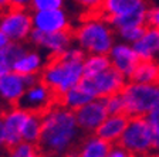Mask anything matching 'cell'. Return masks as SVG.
Here are the masks:
<instances>
[{"label": "cell", "instance_id": "6da1fadb", "mask_svg": "<svg viewBox=\"0 0 159 157\" xmlns=\"http://www.w3.org/2000/svg\"><path fill=\"white\" fill-rule=\"evenodd\" d=\"M74 111L56 102L41 113V134L37 146L46 157L74 151L83 137Z\"/></svg>", "mask_w": 159, "mask_h": 157}, {"label": "cell", "instance_id": "7a4b0ae2", "mask_svg": "<svg viewBox=\"0 0 159 157\" xmlns=\"http://www.w3.org/2000/svg\"><path fill=\"white\" fill-rule=\"evenodd\" d=\"M85 55V51L74 44L60 57L48 59L40 79L56 94L57 99L83 81V61Z\"/></svg>", "mask_w": 159, "mask_h": 157}, {"label": "cell", "instance_id": "3957f363", "mask_svg": "<svg viewBox=\"0 0 159 157\" xmlns=\"http://www.w3.org/2000/svg\"><path fill=\"white\" fill-rule=\"evenodd\" d=\"M74 44L85 54H108L116 43V31L99 13L83 14L73 27Z\"/></svg>", "mask_w": 159, "mask_h": 157}, {"label": "cell", "instance_id": "277c9868", "mask_svg": "<svg viewBox=\"0 0 159 157\" xmlns=\"http://www.w3.org/2000/svg\"><path fill=\"white\" fill-rule=\"evenodd\" d=\"M121 94L125 101V115L129 118L146 116L153 108L159 106V84L128 81Z\"/></svg>", "mask_w": 159, "mask_h": 157}, {"label": "cell", "instance_id": "5b68a950", "mask_svg": "<svg viewBox=\"0 0 159 157\" xmlns=\"http://www.w3.org/2000/svg\"><path fill=\"white\" fill-rule=\"evenodd\" d=\"M116 144L135 157L149 156L153 144V129L148 119L145 116L129 118L128 126Z\"/></svg>", "mask_w": 159, "mask_h": 157}, {"label": "cell", "instance_id": "8992f818", "mask_svg": "<svg viewBox=\"0 0 159 157\" xmlns=\"http://www.w3.org/2000/svg\"><path fill=\"white\" fill-rule=\"evenodd\" d=\"M0 31H3L11 43L27 44L33 33V13L29 7L10 6L0 11Z\"/></svg>", "mask_w": 159, "mask_h": 157}, {"label": "cell", "instance_id": "52a82bcc", "mask_svg": "<svg viewBox=\"0 0 159 157\" xmlns=\"http://www.w3.org/2000/svg\"><path fill=\"white\" fill-rule=\"evenodd\" d=\"M126 76H124L119 71L109 67L108 69L102 71L98 75L94 76H84L83 81L80 82L87 91L91 94L93 98L105 99L111 95H115L122 92V89L126 85Z\"/></svg>", "mask_w": 159, "mask_h": 157}, {"label": "cell", "instance_id": "ba28073f", "mask_svg": "<svg viewBox=\"0 0 159 157\" xmlns=\"http://www.w3.org/2000/svg\"><path fill=\"white\" fill-rule=\"evenodd\" d=\"M30 111L24 109L20 105L4 106L3 112L0 113L2 120V130H3L4 147L10 149L23 142V129L27 122Z\"/></svg>", "mask_w": 159, "mask_h": 157}, {"label": "cell", "instance_id": "9c48e42d", "mask_svg": "<svg viewBox=\"0 0 159 157\" xmlns=\"http://www.w3.org/2000/svg\"><path fill=\"white\" fill-rule=\"evenodd\" d=\"M27 44L41 50L44 54L48 55V58L60 57L71 46H74L73 30L58 31V33H48V34L39 33V31L33 30Z\"/></svg>", "mask_w": 159, "mask_h": 157}, {"label": "cell", "instance_id": "30bf717a", "mask_svg": "<svg viewBox=\"0 0 159 157\" xmlns=\"http://www.w3.org/2000/svg\"><path fill=\"white\" fill-rule=\"evenodd\" d=\"M40 76H24L16 71H9L0 76V102L4 106L19 105L26 89Z\"/></svg>", "mask_w": 159, "mask_h": 157}, {"label": "cell", "instance_id": "8fae6325", "mask_svg": "<svg viewBox=\"0 0 159 157\" xmlns=\"http://www.w3.org/2000/svg\"><path fill=\"white\" fill-rule=\"evenodd\" d=\"M33 13V30L39 33H58L73 30V20L66 9L43 10Z\"/></svg>", "mask_w": 159, "mask_h": 157}, {"label": "cell", "instance_id": "7c38bea8", "mask_svg": "<svg viewBox=\"0 0 159 157\" xmlns=\"http://www.w3.org/2000/svg\"><path fill=\"white\" fill-rule=\"evenodd\" d=\"M48 55L41 50L26 44L14 58L11 69L24 76H40L48 62Z\"/></svg>", "mask_w": 159, "mask_h": 157}, {"label": "cell", "instance_id": "4fadbf2b", "mask_svg": "<svg viewBox=\"0 0 159 157\" xmlns=\"http://www.w3.org/2000/svg\"><path fill=\"white\" fill-rule=\"evenodd\" d=\"M57 102V96L41 79H37L34 84L29 86L20 101V106L30 112L43 113L44 111L53 106Z\"/></svg>", "mask_w": 159, "mask_h": 157}, {"label": "cell", "instance_id": "5bb4252c", "mask_svg": "<svg viewBox=\"0 0 159 157\" xmlns=\"http://www.w3.org/2000/svg\"><path fill=\"white\" fill-rule=\"evenodd\" d=\"M74 113H75L77 123L84 134L95 133L98 126L108 116L105 101L101 98H95L93 101H89L88 103L77 109Z\"/></svg>", "mask_w": 159, "mask_h": 157}, {"label": "cell", "instance_id": "9a60e30c", "mask_svg": "<svg viewBox=\"0 0 159 157\" xmlns=\"http://www.w3.org/2000/svg\"><path fill=\"white\" fill-rule=\"evenodd\" d=\"M108 57L111 61V67L119 71L128 79L134 72V69L136 68L138 62L141 61L134 47L125 41H119V43L114 44L112 48L108 52Z\"/></svg>", "mask_w": 159, "mask_h": 157}, {"label": "cell", "instance_id": "2e32d148", "mask_svg": "<svg viewBox=\"0 0 159 157\" xmlns=\"http://www.w3.org/2000/svg\"><path fill=\"white\" fill-rule=\"evenodd\" d=\"M129 122V116L125 113L119 115H108L105 120L98 126L95 134L98 137L107 140L111 144H116L122 136L124 130L126 129Z\"/></svg>", "mask_w": 159, "mask_h": 157}, {"label": "cell", "instance_id": "e0dca14e", "mask_svg": "<svg viewBox=\"0 0 159 157\" xmlns=\"http://www.w3.org/2000/svg\"><path fill=\"white\" fill-rule=\"evenodd\" d=\"M114 144L98 137L95 133L84 134L77 144L75 157H108Z\"/></svg>", "mask_w": 159, "mask_h": 157}, {"label": "cell", "instance_id": "ac0fdd59", "mask_svg": "<svg viewBox=\"0 0 159 157\" xmlns=\"http://www.w3.org/2000/svg\"><path fill=\"white\" fill-rule=\"evenodd\" d=\"M132 47L141 59L156 61V58H159V30L146 26L143 36L135 41Z\"/></svg>", "mask_w": 159, "mask_h": 157}, {"label": "cell", "instance_id": "d6986e66", "mask_svg": "<svg viewBox=\"0 0 159 157\" xmlns=\"http://www.w3.org/2000/svg\"><path fill=\"white\" fill-rule=\"evenodd\" d=\"M148 7V0H102L99 14L107 20Z\"/></svg>", "mask_w": 159, "mask_h": 157}, {"label": "cell", "instance_id": "ffe728a7", "mask_svg": "<svg viewBox=\"0 0 159 157\" xmlns=\"http://www.w3.org/2000/svg\"><path fill=\"white\" fill-rule=\"evenodd\" d=\"M131 82L159 84V62L153 59H141L129 76Z\"/></svg>", "mask_w": 159, "mask_h": 157}, {"label": "cell", "instance_id": "44dd1931", "mask_svg": "<svg viewBox=\"0 0 159 157\" xmlns=\"http://www.w3.org/2000/svg\"><path fill=\"white\" fill-rule=\"evenodd\" d=\"M93 99H95V98H93L91 94H89L81 84H78V85H75L74 88L68 89L66 94H63V95L57 99V102L61 103L63 106H66V108L75 112L77 109H80L81 106H84V105L88 103V102L93 101Z\"/></svg>", "mask_w": 159, "mask_h": 157}, {"label": "cell", "instance_id": "7402d4cb", "mask_svg": "<svg viewBox=\"0 0 159 157\" xmlns=\"http://www.w3.org/2000/svg\"><path fill=\"white\" fill-rule=\"evenodd\" d=\"M149 7H142L135 11L122 14V16H116L109 19V24L114 27L115 31L126 27H138V26H146V13H148Z\"/></svg>", "mask_w": 159, "mask_h": 157}, {"label": "cell", "instance_id": "603a6c76", "mask_svg": "<svg viewBox=\"0 0 159 157\" xmlns=\"http://www.w3.org/2000/svg\"><path fill=\"white\" fill-rule=\"evenodd\" d=\"M109 67H111V61L108 54H87L83 61L84 76L88 78V76L98 75Z\"/></svg>", "mask_w": 159, "mask_h": 157}, {"label": "cell", "instance_id": "cb8c5ba5", "mask_svg": "<svg viewBox=\"0 0 159 157\" xmlns=\"http://www.w3.org/2000/svg\"><path fill=\"white\" fill-rule=\"evenodd\" d=\"M41 134V113L30 112L23 129V142L37 144Z\"/></svg>", "mask_w": 159, "mask_h": 157}, {"label": "cell", "instance_id": "d4e9b609", "mask_svg": "<svg viewBox=\"0 0 159 157\" xmlns=\"http://www.w3.org/2000/svg\"><path fill=\"white\" fill-rule=\"evenodd\" d=\"M26 44H19V43H11L10 46L0 48V76L6 74V72L11 71V65H13L14 58L17 57L23 47Z\"/></svg>", "mask_w": 159, "mask_h": 157}, {"label": "cell", "instance_id": "484cf974", "mask_svg": "<svg viewBox=\"0 0 159 157\" xmlns=\"http://www.w3.org/2000/svg\"><path fill=\"white\" fill-rule=\"evenodd\" d=\"M6 157H46V156L43 154V151L40 150L37 144L21 142V143L16 144L13 147L7 149Z\"/></svg>", "mask_w": 159, "mask_h": 157}, {"label": "cell", "instance_id": "4316f807", "mask_svg": "<svg viewBox=\"0 0 159 157\" xmlns=\"http://www.w3.org/2000/svg\"><path fill=\"white\" fill-rule=\"evenodd\" d=\"M146 26H138V27H126V28H121L116 31V36L119 38L125 41V43L134 44L135 41H138L145 33Z\"/></svg>", "mask_w": 159, "mask_h": 157}, {"label": "cell", "instance_id": "83f0119b", "mask_svg": "<svg viewBox=\"0 0 159 157\" xmlns=\"http://www.w3.org/2000/svg\"><path fill=\"white\" fill-rule=\"evenodd\" d=\"M105 101V106L108 115H119V113H125V101H124L122 94H115L111 95L108 98L104 99Z\"/></svg>", "mask_w": 159, "mask_h": 157}, {"label": "cell", "instance_id": "f1b7e54d", "mask_svg": "<svg viewBox=\"0 0 159 157\" xmlns=\"http://www.w3.org/2000/svg\"><path fill=\"white\" fill-rule=\"evenodd\" d=\"M67 0H31L29 9L31 11H43V10H56L66 7Z\"/></svg>", "mask_w": 159, "mask_h": 157}, {"label": "cell", "instance_id": "f546056e", "mask_svg": "<svg viewBox=\"0 0 159 157\" xmlns=\"http://www.w3.org/2000/svg\"><path fill=\"white\" fill-rule=\"evenodd\" d=\"M74 3L83 10V14H93L99 13L102 0H73Z\"/></svg>", "mask_w": 159, "mask_h": 157}, {"label": "cell", "instance_id": "4dcf8cb0", "mask_svg": "<svg viewBox=\"0 0 159 157\" xmlns=\"http://www.w3.org/2000/svg\"><path fill=\"white\" fill-rule=\"evenodd\" d=\"M146 26L159 30V7H149L146 13Z\"/></svg>", "mask_w": 159, "mask_h": 157}, {"label": "cell", "instance_id": "1f68e13d", "mask_svg": "<svg viewBox=\"0 0 159 157\" xmlns=\"http://www.w3.org/2000/svg\"><path fill=\"white\" fill-rule=\"evenodd\" d=\"M145 118L148 119L149 124L152 126V129H153V133H155V134H158V136H159V106H156V108H153L152 111H151L148 115H146Z\"/></svg>", "mask_w": 159, "mask_h": 157}, {"label": "cell", "instance_id": "d6a6232c", "mask_svg": "<svg viewBox=\"0 0 159 157\" xmlns=\"http://www.w3.org/2000/svg\"><path fill=\"white\" fill-rule=\"evenodd\" d=\"M108 157H135V156L128 153L125 149H122L121 146H118V144H114L112 150H111V153H109Z\"/></svg>", "mask_w": 159, "mask_h": 157}, {"label": "cell", "instance_id": "836d02e7", "mask_svg": "<svg viewBox=\"0 0 159 157\" xmlns=\"http://www.w3.org/2000/svg\"><path fill=\"white\" fill-rule=\"evenodd\" d=\"M10 44H11L10 38L3 33V31H0V48H4V47L10 46Z\"/></svg>", "mask_w": 159, "mask_h": 157}, {"label": "cell", "instance_id": "e575fe53", "mask_svg": "<svg viewBox=\"0 0 159 157\" xmlns=\"http://www.w3.org/2000/svg\"><path fill=\"white\" fill-rule=\"evenodd\" d=\"M31 0H11V6L17 7H29Z\"/></svg>", "mask_w": 159, "mask_h": 157}, {"label": "cell", "instance_id": "d590c367", "mask_svg": "<svg viewBox=\"0 0 159 157\" xmlns=\"http://www.w3.org/2000/svg\"><path fill=\"white\" fill-rule=\"evenodd\" d=\"M11 6V0H0V11L9 9Z\"/></svg>", "mask_w": 159, "mask_h": 157}, {"label": "cell", "instance_id": "8d00e7d4", "mask_svg": "<svg viewBox=\"0 0 159 157\" xmlns=\"http://www.w3.org/2000/svg\"><path fill=\"white\" fill-rule=\"evenodd\" d=\"M4 147V140H3V130H2V120H0V150H3Z\"/></svg>", "mask_w": 159, "mask_h": 157}, {"label": "cell", "instance_id": "74e56055", "mask_svg": "<svg viewBox=\"0 0 159 157\" xmlns=\"http://www.w3.org/2000/svg\"><path fill=\"white\" fill-rule=\"evenodd\" d=\"M54 157H75V153H74V151H70V153L61 154V156H54Z\"/></svg>", "mask_w": 159, "mask_h": 157}, {"label": "cell", "instance_id": "f35d334b", "mask_svg": "<svg viewBox=\"0 0 159 157\" xmlns=\"http://www.w3.org/2000/svg\"><path fill=\"white\" fill-rule=\"evenodd\" d=\"M3 109H4V105L2 103V102H0V113H2V112H3Z\"/></svg>", "mask_w": 159, "mask_h": 157}]
</instances>
